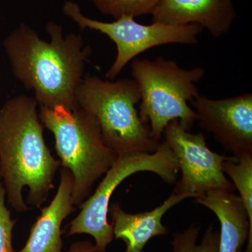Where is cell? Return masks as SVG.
I'll list each match as a JSON object with an SVG mask.
<instances>
[{"label":"cell","instance_id":"6da1fadb","mask_svg":"<svg viewBox=\"0 0 252 252\" xmlns=\"http://www.w3.org/2000/svg\"><path fill=\"white\" fill-rule=\"evenodd\" d=\"M49 41L25 23L5 38L3 46L13 75L34 94L39 106L77 109L76 91L91 49L80 34L64 35L61 25L48 23Z\"/></svg>","mask_w":252,"mask_h":252},{"label":"cell","instance_id":"7a4b0ae2","mask_svg":"<svg viewBox=\"0 0 252 252\" xmlns=\"http://www.w3.org/2000/svg\"><path fill=\"white\" fill-rule=\"evenodd\" d=\"M38 105L34 97L20 94L0 109V177L8 202L19 213L29 210L27 204L41 208L61 167L46 145Z\"/></svg>","mask_w":252,"mask_h":252},{"label":"cell","instance_id":"3957f363","mask_svg":"<svg viewBox=\"0 0 252 252\" xmlns=\"http://www.w3.org/2000/svg\"><path fill=\"white\" fill-rule=\"evenodd\" d=\"M39 119L52 132L55 149L73 177L72 202L79 206L90 196L93 186L118 158L104 143L97 120L84 109L40 106Z\"/></svg>","mask_w":252,"mask_h":252},{"label":"cell","instance_id":"277c9868","mask_svg":"<svg viewBox=\"0 0 252 252\" xmlns=\"http://www.w3.org/2000/svg\"><path fill=\"white\" fill-rule=\"evenodd\" d=\"M140 99L138 86L132 79L113 81L87 75L76 91L77 107L97 120L104 143L118 157L153 153L160 144L140 117L136 104Z\"/></svg>","mask_w":252,"mask_h":252},{"label":"cell","instance_id":"5b68a950","mask_svg":"<svg viewBox=\"0 0 252 252\" xmlns=\"http://www.w3.org/2000/svg\"><path fill=\"white\" fill-rule=\"evenodd\" d=\"M205 74L202 67L184 69L171 60L135 59L131 75L138 86L141 99L140 117L149 123L151 135L160 143L164 130L178 120L186 130L191 128L197 114L189 106L199 94L197 84Z\"/></svg>","mask_w":252,"mask_h":252},{"label":"cell","instance_id":"8992f818","mask_svg":"<svg viewBox=\"0 0 252 252\" xmlns=\"http://www.w3.org/2000/svg\"><path fill=\"white\" fill-rule=\"evenodd\" d=\"M144 171L153 172L167 183H175L180 165L166 142H160L153 153L135 152L118 157L94 193L79 205L81 211L69 223L67 236L91 235L95 241V252H106L114 238L112 225L107 220L111 197L126 179Z\"/></svg>","mask_w":252,"mask_h":252},{"label":"cell","instance_id":"52a82bcc","mask_svg":"<svg viewBox=\"0 0 252 252\" xmlns=\"http://www.w3.org/2000/svg\"><path fill=\"white\" fill-rule=\"evenodd\" d=\"M63 11L81 31H98L116 44L117 57L106 73V78L109 80H114L127 63L152 48L167 44H196L203 30L195 24L171 26L155 22L140 24L129 16H122L112 22H102L84 16L80 6L70 1L64 3Z\"/></svg>","mask_w":252,"mask_h":252},{"label":"cell","instance_id":"ba28073f","mask_svg":"<svg viewBox=\"0 0 252 252\" xmlns=\"http://www.w3.org/2000/svg\"><path fill=\"white\" fill-rule=\"evenodd\" d=\"M163 134L164 142L175 154L182 171L174 193L198 198L212 190H234L222 170V164L230 157L209 149L202 132L190 133L175 120L167 126Z\"/></svg>","mask_w":252,"mask_h":252},{"label":"cell","instance_id":"9c48e42d","mask_svg":"<svg viewBox=\"0 0 252 252\" xmlns=\"http://www.w3.org/2000/svg\"><path fill=\"white\" fill-rule=\"evenodd\" d=\"M200 127L226 152L238 157L252 154V94L223 99L199 94L191 101Z\"/></svg>","mask_w":252,"mask_h":252},{"label":"cell","instance_id":"30bf717a","mask_svg":"<svg viewBox=\"0 0 252 252\" xmlns=\"http://www.w3.org/2000/svg\"><path fill=\"white\" fill-rule=\"evenodd\" d=\"M152 15L155 23L198 25L215 37L227 34L237 16L233 0H159Z\"/></svg>","mask_w":252,"mask_h":252},{"label":"cell","instance_id":"8fae6325","mask_svg":"<svg viewBox=\"0 0 252 252\" xmlns=\"http://www.w3.org/2000/svg\"><path fill=\"white\" fill-rule=\"evenodd\" d=\"M72 189V173L62 167L59 189L54 199L48 206L40 208L41 215L32 226L26 246L14 252H63L61 225L75 211Z\"/></svg>","mask_w":252,"mask_h":252},{"label":"cell","instance_id":"7c38bea8","mask_svg":"<svg viewBox=\"0 0 252 252\" xmlns=\"http://www.w3.org/2000/svg\"><path fill=\"white\" fill-rule=\"evenodd\" d=\"M189 198L185 194L172 191L160 206L152 211L137 214L127 213L119 203L112 204L108 212L112 219L114 237L126 243L125 252H143L151 239L168 233V229L162 223L164 215L172 207Z\"/></svg>","mask_w":252,"mask_h":252},{"label":"cell","instance_id":"4fadbf2b","mask_svg":"<svg viewBox=\"0 0 252 252\" xmlns=\"http://www.w3.org/2000/svg\"><path fill=\"white\" fill-rule=\"evenodd\" d=\"M206 207L220 222L219 252H238L248 241L250 221L239 195L232 191L216 189L195 198Z\"/></svg>","mask_w":252,"mask_h":252},{"label":"cell","instance_id":"5bb4252c","mask_svg":"<svg viewBox=\"0 0 252 252\" xmlns=\"http://www.w3.org/2000/svg\"><path fill=\"white\" fill-rule=\"evenodd\" d=\"M222 170L238 189L250 221V233L245 252H252V154L230 157L222 164Z\"/></svg>","mask_w":252,"mask_h":252},{"label":"cell","instance_id":"9a60e30c","mask_svg":"<svg viewBox=\"0 0 252 252\" xmlns=\"http://www.w3.org/2000/svg\"><path fill=\"white\" fill-rule=\"evenodd\" d=\"M200 231V225L193 224L183 232L175 233L171 241L172 252H219L220 231L209 225L198 244Z\"/></svg>","mask_w":252,"mask_h":252},{"label":"cell","instance_id":"2e32d148","mask_svg":"<svg viewBox=\"0 0 252 252\" xmlns=\"http://www.w3.org/2000/svg\"><path fill=\"white\" fill-rule=\"evenodd\" d=\"M102 14L118 19L152 14L159 0H89Z\"/></svg>","mask_w":252,"mask_h":252},{"label":"cell","instance_id":"e0dca14e","mask_svg":"<svg viewBox=\"0 0 252 252\" xmlns=\"http://www.w3.org/2000/svg\"><path fill=\"white\" fill-rule=\"evenodd\" d=\"M6 190L0 182V252H14L13 229L16 220L11 219V212L5 204Z\"/></svg>","mask_w":252,"mask_h":252},{"label":"cell","instance_id":"ac0fdd59","mask_svg":"<svg viewBox=\"0 0 252 252\" xmlns=\"http://www.w3.org/2000/svg\"><path fill=\"white\" fill-rule=\"evenodd\" d=\"M67 252H95V250L90 242L79 241L73 243Z\"/></svg>","mask_w":252,"mask_h":252},{"label":"cell","instance_id":"d6986e66","mask_svg":"<svg viewBox=\"0 0 252 252\" xmlns=\"http://www.w3.org/2000/svg\"><path fill=\"white\" fill-rule=\"evenodd\" d=\"M242 252V251H240V252Z\"/></svg>","mask_w":252,"mask_h":252}]
</instances>
